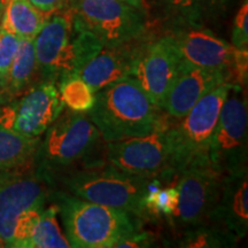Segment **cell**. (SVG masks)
I'll list each match as a JSON object with an SVG mask.
<instances>
[{
	"label": "cell",
	"instance_id": "1",
	"mask_svg": "<svg viewBox=\"0 0 248 248\" xmlns=\"http://www.w3.org/2000/svg\"><path fill=\"white\" fill-rule=\"evenodd\" d=\"M160 110L137 80L129 77L95 93L94 105L88 114L108 142L154 131L167 121Z\"/></svg>",
	"mask_w": 248,
	"mask_h": 248
},
{
	"label": "cell",
	"instance_id": "2",
	"mask_svg": "<svg viewBox=\"0 0 248 248\" xmlns=\"http://www.w3.org/2000/svg\"><path fill=\"white\" fill-rule=\"evenodd\" d=\"M67 239L74 248H111L141 229L142 219L122 209L83 200L69 192H55Z\"/></svg>",
	"mask_w": 248,
	"mask_h": 248
},
{
	"label": "cell",
	"instance_id": "3",
	"mask_svg": "<svg viewBox=\"0 0 248 248\" xmlns=\"http://www.w3.org/2000/svg\"><path fill=\"white\" fill-rule=\"evenodd\" d=\"M152 178L133 175L116 167L88 168L67 173L62 182L69 193L110 208L122 209L141 219L150 218L142 204Z\"/></svg>",
	"mask_w": 248,
	"mask_h": 248
},
{
	"label": "cell",
	"instance_id": "4",
	"mask_svg": "<svg viewBox=\"0 0 248 248\" xmlns=\"http://www.w3.org/2000/svg\"><path fill=\"white\" fill-rule=\"evenodd\" d=\"M39 141L38 168L52 176L55 170L70 168L92 153L101 135L88 114L64 107Z\"/></svg>",
	"mask_w": 248,
	"mask_h": 248
},
{
	"label": "cell",
	"instance_id": "5",
	"mask_svg": "<svg viewBox=\"0 0 248 248\" xmlns=\"http://www.w3.org/2000/svg\"><path fill=\"white\" fill-rule=\"evenodd\" d=\"M74 21L92 32L104 46L135 42L147 35L145 9L122 0H71Z\"/></svg>",
	"mask_w": 248,
	"mask_h": 248
},
{
	"label": "cell",
	"instance_id": "6",
	"mask_svg": "<svg viewBox=\"0 0 248 248\" xmlns=\"http://www.w3.org/2000/svg\"><path fill=\"white\" fill-rule=\"evenodd\" d=\"M233 84L226 82L214 88L185 116L179 119L177 124L170 125L172 162L176 176L194 157L207 154L223 104Z\"/></svg>",
	"mask_w": 248,
	"mask_h": 248
},
{
	"label": "cell",
	"instance_id": "7",
	"mask_svg": "<svg viewBox=\"0 0 248 248\" xmlns=\"http://www.w3.org/2000/svg\"><path fill=\"white\" fill-rule=\"evenodd\" d=\"M169 121L147 135L108 141L106 156L110 166L147 178L175 177Z\"/></svg>",
	"mask_w": 248,
	"mask_h": 248
},
{
	"label": "cell",
	"instance_id": "8",
	"mask_svg": "<svg viewBox=\"0 0 248 248\" xmlns=\"http://www.w3.org/2000/svg\"><path fill=\"white\" fill-rule=\"evenodd\" d=\"M248 107L246 88L233 84L210 139L207 156L223 175L247 169Z\"/></svg>",
	"mask_w": 248,
	"mask_h": 248
},
{
	"label": "cell",
	"instance_id": "9",
	"mask_svg": "<svg viewBox=\"0 0 248 248\" xmlns=\"http://www.w3.org/2000/svg\"><path fill=\"white\" fill-rule=\"evenodd\" d=\"M223 176L210 163L207 154L194 157L178 173V206L171 216L176 226L186 230L209 223L221 192Z\"/></svg>",
	"mask_w": 248,
	"mask_h": 248
},
{
	"label": "cell",
	"instance_id": "10",
	"mask_svg": "<svg viewBox=\"0 0 248 248\" xmlns=\"http://www.w3.org/2000/svg\"><path fill=\"white\" fill-rule=\"evenodd\" d=\"M52 176L36 166L0 170V237L12 247L18 216L29 209L44 208L52 193Z\"/></svg>",
	"mask_w": 248,
	"mask_h": 248
},
{
	"label": "cell",
	"instance_id": "11",
	"mask_svg": "<svg viewBox=\"0 0 248 248\" xmlns=\"http://www.w3.org/2000/svg\"><path fill=\"white\" fill-rule=\"evenodd\" d=\"M64 107L57 82L43 79L0 108V125L28 137H39Z\"/></svg>",
	"mask_w": 248,
	"mask_h": 248
},
{
	"label": "cell",
	"instance_id": "12",
	"mask_svg": "<svg viewBox=\"0 0 248 248\" xmlns=\"http://www.w3.org/2000/svg\"><path fill=\"white\" fill-rule=\"evenodd\" d=\"M75 26L73 8L49 15L33 38L38 73L44 79L59 82L75 75Z\"/></svg>",
	"mask_w": 248,
	"mask_h": 248
},
{
	"label": "cell",
	"instance_id": "13",
	"mask_svg": "<svg viewBox=\"0 0 248 248\" xmlns=\"http://www.w3.org/2000/svg\"><path fill=\"white\" fill-rule=\"evenodd\" d=\"M182 58L169 33L142 42L132 78L146 92L154 105L162 106L167 93L177 77Z\"/></svg>",
	"mask_w": 248,
	"mask_h": 248
},
{
	"label": "cell",
	"instance_id": "14",
	"mask_svg": "<svg viewBox=\"0 0 248 248\" xmlns=\"http://www.w3.org/2000/svg\"><path fill=\"white\" fill-rule=\"evenodd\" d=\"M167 33L171 37L183 61L206 69L225 70L232 75L237 47L212 30L201 26L181 28Z\"/></svg>",
	"mask_w": 248,
	"mask_h": 248
},
{
	"label": "cell",
	"instance_id": "15",
	"mask_svg": "<svg viewBox=\"0 0 248 248\" xmlns=\"http://www.w3.org/2000/svg\"><path fill=\"white\" fill-rule=\"evenodd\" d=\"M226 82L233 83L229 71L206 69L182 60L178 75L167 93L161 109L172 119H182L204 94Z\"/></svg>",
	"mask_w": 248,
	"mask_h": 248
},
{
	"label": "cell",
	"instance_id": "16",
	"mask_svg": "<svg viewBox=\"0 0 248 248\" xmlns=\"http://www.w3.org/2000/svg\"><path fill=\"white\" fill-rule=\"evenodd\" d=\"M146 37L125 44L104 46L82 68L78 76L94 93L108 85L132 77L141 44Z\"/></svg>",
	"mask_w": 248,
	"mask_h": 248
},
{
	"label": "cell",
	"instance_id": "17",
	"mask_svg": "<svg viewBox=\"0 0 248 248\" xmlns=\"http://www.w3.org/2000/svg\"><path fill=\"white\" fill-rule=\"evenodd\" d=\"M248 176L247 169L223 176L221 192L209 223L218 226L238 241L248 230Z\"/></svg>",
	"mask_w": 248,
	"mask_h": 248
},
{
	"label": "cell",
	"instance_id": "18",
	"mask_svg": "<svg viewBox=\"0 0 248 248\" xmlns=\"http://www.w3.org/2000/svg\"><path fill=\"white\" fill-rule=\"evenodd\" d=\"M38 67L33 39H21L17 53L4 82L0 84V105L11 102L32 85Z\"/></svg>",
	"mask_w": 248,
	"mask_h": 248
},
{
	"label": "cell",
	"instance_id": "19",
	"mask_svg": "<svg viewBox=\"0 0 248 248\" xmlns=\"http://www.w3.org/2000/svg\"><path fill=\"white\" fill-rule=\"evenodd\" d=\"M0 27L21 39H33L44 26L48 13L40 11L29 0H1Z\"/></svg>",
	"mask_w": 248,
	"mask_h": 248
},
{
	"label": "cell",
	"instance_id": "20",
	"mask_svg": "<svg viewBox=\"0 0 248 248\" xmlns=\"http://www.w3.org/2000/svg\"><path fill=\"white\" fill-rule=\"evenodd\" d=\"M39 137H28L0 125V170L18 169L36 163Z\"/></svg>",
	"mask_w": 248,
	"mask_h": 248
},
{
	"label": "cell",
	"instance_id": "21",
	"mask_svg": "<svg viewBox=\"0 0 248 248\" xmlns=\"http://www.w3.org/2000/svg\"><path fill=\"white\" fill-rule=\"evenodd\" d=\"M167 30L204 26L198 0H148Z\"/></svg>",
	"mask_w": 248,
	"mask_h": 248
},
{
	"label": "cell",
	"instance_id": "22",
	"mask_svg": "<svg viewBox=\"0 0 248 248\" xmlns=\"http://www.w3.org/2000/svg\"><path fill=\"white\" fill-rule=\"evenodd\" d=\"M59 208L53 203L40 212L29 244V248H68L69 240L59 225Z\"/></svg>",
	"mask_w": 248,
	"mask_h": 248
},
{
	"label": "cell",
	"instance_id": "23",
	"mask_svg": "<svg viewBox=\"0 0 248 248\" xmlns=\"http://www.w3.org/2000/svg\"><path fill=\"white\" fill-rule=\"evenodd\" d=\"M238 240L218 226L206 223L186 229L177 241L178 247L185 248H221L233 247Z\"/></svg>",
	"mask_w": 248,
	"mask_h": 248
},
{
	"label": "cell",
	"instance_id": "24",
	"mask_svg": "<svg viewBox=\"0 0 248 248\" xmlns=\"http://www.w3.org/2000/svg\"><path fill=\"white\" fill-rule=\"evenodd\" d=\"M64 106L77 113L88 114L95 101V93L79 76H66L57 83Z\"/></svg>",
	"mask_w": 248,
	"mask_h": 248
},
{
	"label": "cell",
	"instance_id": "25",
	"mask_svg": "<svg viewBox=\"0 0 248 248\" xmlns=\"http://www.w3.org/2000/svg\"><path fill=\"white\" fill-rule=\"evenodd\" d=\"M21 38L0 27V84L7 76L15 55L17 53Z\"/></svg>",
	"mask_w": 248,
	"mask_h": 248
},
{
	"label": "cell",
	"instance_id": "26",
	"mask_svg": "<svg viewBox=\"0 0 248 248\" xmlns=\"http://www.w3.org/2000/svg\"><path fill=\"white\" fill-rule=\"evenodd\" d=\"M178 198L179 194L176 186L161 188L157 192L153 203L150 207V214L152 218H155V217H168V218H171L173 213L177 209Z\"/></svg>",
	"mask_w": 248,
	"mask_h": 248
},
{
	"label": "cell",
	"instance_id": "27",
	"mask_svg": "<svg viewBox=\"0 0 248 248\" xmlns=\"http://www.w3.org/2000/svg\"><path fill=\"white\" fill-rule=\"evenodd\" d=\"M232 45L240 49H248V2L241 4L237 11L232 27Z\"/></svg>",
	"mask_w": 248,
	"mask_h": 248
},
{
	"label": "cell",
	"instance_id": "28",
	"mask_svg": "<svg viewBox=\"0 0 248 248\" xmlns=\"http://www.w3.org/2000/svg\"><path fill=\"white\" fill-rule=\"evenodd\" d=\"M234 0H198L204 22L224 17Z\"/></svg>",
	"mask_w": 248,
	"mask_h": 248
},
{
	"label": "cell",
	"instance_id": "29",
	"mask_svg": "<svg viewBox=\"0 0 248 248\" xmlns=\"http://www.w3.org/2000/svg\"><path fill=\"white\" fill-rule=\"evenodd\" d=\"M155 243L154 234L150 231H145L141 229L132 232L121 239L115 245L116 248H140L152 247Z\"/></svg>",
	"mask_w": 248,
	"mask_h": 248
},
{
	"label": "cell",
	"instance_id": "30",
	"mask_svg": "<svg viewBox=\"0 0 248 248\" xmlns=\"http://www.w3.org/2000/svg\"><path fill=\"white\" fill-rule=\"evenodd\" d=\"M29 1L40 11L48 14H53L61 9L70 7L71 5V0H29Z\"/></svg>",
	"mask_w": 248,
	"mask_h": 248
},
{
	"label": "cell",
	"instance_id": "31",
	"mask_svg": "<svg viewBox=\"0 0 248 248\" xmlns=\"http://www.w3.org/2000/svg\"><path fill=\"white\" fill-rule=\"evenodd\" d=\"M124 2H128V4L135 6L137 8L145 9V0H122Z\"/></svg>",
	"mask_w": 248,
	"mask_h": 248
},
{
	"label": "cell",
	"instance_id": "32",
	"mask_svg": "<svg viewBox=\"0 0 248 248\" xmlns=\"http://www.w3.org/2000/svg\"><path fill=\"white\" fill-rule=\"evenodd\" d=\"M2 247H6V244H5V241L2 240V238L0 237V248H2Z\"/></svg>",
	"mask_w": 248,
	"mask_h": 248
},
{
	"label": "cell",
	"instance_id": "33",
	"mask_svg": "<svg viewBox=\"0 0 248 248\" xmlns=\"http://www.w3.org/2000/svg\"><path fill=\"white\" fill-rule=\"evenodd\" d=\"M1 11H2V5H1V0H0V20H1Z\"/></svg>",
	"mask_w": 248,
	"mask_h": 248
}]
</instances>
